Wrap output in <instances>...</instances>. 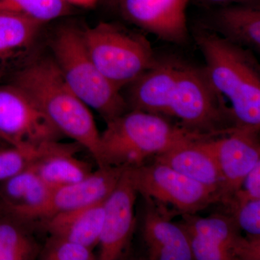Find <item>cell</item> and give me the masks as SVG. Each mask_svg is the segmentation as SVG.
Here are the masks:
<instances>
[{"instance_id": "6da1fadb", "label": "cell", "mask_w": 260, "mask_h": 260, "mask_svg": "<svg viewBox=\"0 0 260 260\" xmlns=\"http://www.w3.org/2000/svg\"><path fill=\"white\" fill-rule=\"evenodd\" d=\"M64 136L99 157L100 133L89 107L72 90L52 58L34 57L10 79Z\"/></svg>"}, {"instance_id": "7a4b0ae2", "label": "cell", "mask_w": 260, "mask_h": 260, "mask_svg": "<svg viewBox=\"0 0 260 260\" xmlns=\"http://www.w3.org/2000/svg\"><path fill=\"white\" fill-rule=\"evenodd\" d=\"M194 39L210 81L232 103L238 127L259 130V65L250 49L228 42L208 29L196 30Z\"/></svg>"}, {"instance_id": "3957f363", "label": "cell", "mask_w": 260, "mask_h": 260, "mask_svg": "<svg viewBox=\"0 0 260 260\" xmlns=\"http://www.w3.org/2000/svg\"><path fill=\"white\" fill-rule=\"evenodd\" d=\"M107 124L100 135L99 167H139L186 140L213 137L190 133L165 116L138 110H129Z\"/></svg>"}, {"instance_id": "277c9868", "label": "cell", "mask_w": 260, "mask_h": 260, "mask_svg": "<svg viewBox=\"0 0 260 260\" xmlns=\"http://www.w3.org/2000/svg\"><path fill=\"white\" fill-rule=\"evenodd\" d=\"M51 49V58L72 90L107 122L129 111L120 90L108 81L90 57L82 28L67 25L58 29Z\"/></svg>"}, {"instance_id": "5b68a950", "label": "cell", "mask_w": 260, "mask_h": 260, "mask_svg": "<svg viewBox=\"0 0 260 260\" xmlns=\"http://www.w3.org/2000/svg\"><path fill=\"white\" fill-rule=\"evenodd\" d=\"M195 134L220 136L238 127L232 108L210 81L205 68L180 63L165 117Z\"/></svg>"}, {"instance_id": "8992f818", "label": "cell", "mask_w": 260, "mask_h": 260, "mask_svg": "<svg viewBox=\"0 0 260 260\" xmlns=\"http://www.w3.org/2000/svg\"><path fill=\"white\" fill-rule=\"evenodd\" d=\"M82 34L98 69L120 91L158 61L148 39L122 25L100 22Z\"/></svg>"}, {"instance_id": "52a82bcc", "label": "cell", "mask_w": 260, "mask_h": 260, "mask_svg": "<svg viewBox=\"0 0 260 260\" xmlns=\"http://www.w3.org/2000/svg\"><path fill=\"white\" fill-rule=\"evenodd\" d=\"M126 172L138 194L171 206L177 215H196L210 205L223 203L220 189L205 185L160 162L127 168Z\"/></svg>"}, {"instance_id": "ba28073f", "label": "cell", "mask_w": 260, "mask_h": 260, "mask_svg": "<svg viewBox=\"0 0 260 260\" xmlns=\"http://www.w3.org/2000/svg\"><path fill=\"white\" fill-rule=\"evenodd\" d=\"M64 136L34 100L14 84L0 85V139L39 150Z\"/></svg>"}, {"instance_id": "9c48e42d", "label": "cell", "mask_w": 260, "mask_h": 260, "mask_svg": "<svg viewBox=\"0 0 260 260\" xmlns=\"http://www.w3.org/2000/svg\"><path fill=\"white\" fill-rule=\"evenodd\" d=\"M191 242L210 260H259L260 237L241 234L234 215H216L201 218L182 215L179 223Z\"/></svg>"}, {"instance_id": "30bf717a", "label": "cell", "mask_w": 260, "mask_h": 260, "mask_svg": "<svg viewBox=\"0 0 260 260\" xmlns=\"http://www.w3.org/2000/svg\"><path fill=\"white\" fill-rule=\"evenodd\" d=\"M189 0H104L123 20L169 43L189 39L186 10Z\"/></svg>"}, {"instance_id": "8fae6325", "label": "cell", "mask_w": 260, "mask_h": 260, "mask_svg": "<svg viewBox=\"0 0 260 260\" xmlns=\"http://www.w3.org/2000/svg\"><path fill=\"white\" fill-rule=\"evenodd\" d=\"M259 130L237 127L214 137L211 145L223 179V204L230 206L246 176L260 162Z\"/></svg>"}, {"instance_id": "7c38bea8", "label": "cell", "mask_w": 260, "mask_h": 260, "mask_svg": "<svg viewBox=\"0 0 260 260\" xmlns=\"http://www.w3.org/2000/svg\"><path fill=\"white\" fill-rule=\"evenodd\" d=\"M126 169L104 201V223L99 242L101 260L124 257L134 235L136 225L134 209L138 193L130 181Z\"/></svg>"}, {"instance_id": "4fadbf2b", "label": "cell", "mask_w": 260, "mask_h": 260, "mask_svg": "<svg viewBox=\"0 0 260 260\" xmlns=\"http://www.w3.org/2000/svg\"><path fill=\"white\" fill-rule=\"evenodd\" d=\"M127 167H99L81 181L53 189L47 204L29 217L36 223L55 214L104 201L112 192Z\"/></svg>"}, {"instance_id": "5bb4252c", "label": "cell", "mask_w": 260, "mask_h": 260, "mask_svg": "<svg viewBox=\"0 0 260 260\" xmlns=\"http://www.w3.org/2000/svg\"><path fill=\"white\" fill-rule=\"evenodd\" d=\"M142 219V237L150 260H191L189 237L179 223H173L177 215L166 205L147 197Z\"/></svg>"}, {"instance_id": "9a60e30c", "label": "cell", "mask_w": 260, "mask_h": 260, "mask_svg": "<svg viewBox=\"0 0 260 260\" xmlns=\"http://www.w3.org/2000/svg\"><path fill=\"white\" fill-rule=\"evenodd\" d=\"M213 138L186 140L155 155L154 160L205 185L220 189L223 198V179L212 147Z\"/></svg>"}, {"instance_id": "2e32d148", "label": "cell", "mask_w": 260, "mask_h": 260, "mask_svg": "<svg viewBox=\"0 0 260 260\" xmlns=\"http://www.w3.org/2000/svg\"><path fill=\"white\" fill-rule=\"evenodd\" d=\"M44 25L18 15L0 13V83L10 80L36 57Z\"/></svg>"}, {"instance_id": "e0dca14e", "label": "cell", "mask_w": 260, "mask_h": 260, "mask_svg": "<svg viewBox=\"0 0 260 260\" xmlns=\"http://www.w3.org/2000/svg\"><path fill=\"white\" fill-rule=\"evenodd\" d=\"M180 63L176 59H158L152 68L127 85L124 99L129 110L165 116Z\"/></svg>"}, {"instance_id": "ac0fdd59", "label": "cell", "mask_w": 260, "mask_h": 260, "mask_svg": "<svg viewBox=\"0 0 260 260\" xmlns=\"http://www.w3.org/2000/svg\"><path fill=\"white\" fill-rule=\"evenodd\" d=\"M85 149L80 143L51 142L32 164L39 177L53 189L81 181L92 171L88 162L75 157Z\"/></svg>"}, {"instance_id": "d6986e66", "label": "cell", "mask_w": 260, "mask_h": 260, "mask_svg": "<svg viewBox=\"0 0 260 260\" xmlns=\"http://www.w3.org/2000/svg\"><path fill=\"white\" fill-rule=\"evenodd\" d=\"M104 201L55 214L37 223L49 235L64 238L93 249L99 245L102 233Z\"/></svg>"}, {"instance_id": "ffe728a7", "label": "cell", "mask_w": 260, "mask_h": 260, "mask_svg": "<svg viewBox=\"0 0 260 260\" xmlns=\"http://www.w3.org/2000/svg\"><path fill=\"white\" fill-rule=\"evenodd\" d=\"M211 26V30L228 42L259 51V5L220 6L212 16Z\"/></svg>"}, {"instance_id": "44dd1931", "label": "cell", "mask_w": 260, "mask_h": 260, "mask_svg": "<svg viewBox=\"0 0 260 260\" xmlns=\"http://www.w3.org/2000/svg\"><path fill=\"white\" fill-rule=\"evenodd\" d=\"M32 225L34 224L8 213L0 205V260L39 257L42 246L32 235Z\"/></svg>"}, {"instance_id": "7402d4cb", "label": "cell", "mask_w": 260, "mask_h": 260, "mask_svg": "<svg viewBox=\"0 0 260 260\" xmlns=\"http://www.w3.org/2000/svg\"><path fill=\"white\" fill-rule=\"evenodd\" d=\"M71 12L72 5L64 0H0V13L18 15L43 25Z\"/></svg>"}, {"instance_id": "603a6c76", "label": "cell", "mask_w": 260, "mask_h": 260, "mask_svg": "<svg viewBox=\"0 0 260 260\" xmlns=\"http://www.w3.org/2000/svg\"><path fill=\"white\" fill-rule=\"evenodd\" d=\"M93 249L69 239L49 235L42 246L39 259L43 260H94Z\"/></svg>"}, {"instance_id": "cb8c5ba5", "label": "cell", "mask_w": 260, "mask_h": 260, "mask_svg": "<svg viewBox=\"0 0 260 260\" xmlns=\"http://www.w3.org/2000/svg\"><path fill=\"white\" fill-rule=\"evenodd\" d=\"M48 144L39 150L18 148L12 145L0 149V183L30 167L40 156Z\"/></svg>"}, {"instance_id": "d4e9b609", "label": "cell", "mask_w": 260, "mask_h": 260, "mask_svg": "<svg viewBox=\"0 0 260 260\" xmlns=\"http://www.w3.org/2000/svg\"><path fill=\"white\" fill-rule=\"evenodd\" d=\"M239 228L248 235L260 237V200L246 202L233 214Z\"/></svg>"}, {"instance_id": "484cf974", "label": "cell", "mask_w": 260, "mask_h": 260, "mask_svg": "<svg viewBox=\"0 0 260 260\" xmlns=\"http://www.w3.org/2000/svg\"><path fill=\"white\" fill-rule=\"evenodd\" d=\"M195 1L202 6L210 8L213 6H224V5L233 4L259 5L260 0H195Z\"/></svg>"}, {"instance_id": "4316f807", "label": "cell", "mask_w": 260, "mask_h": 260, "mask_svg": "<svg viewBox=\"0 0 260 260\" xmlns=\"http://www.w3.org/2000/svg\"><path fill=\"white\" fill-rule=\"evenodd\" d=\"M70 5L83 7V8H91L99 0H64Z\"/></svg>"}, {"instance_id": "83f0119b", "label": "cell", "mask_w": 260, "mask_h": 260, "mask_svg": "<svg viewBox=\"0 0 260 260\" xmlns=\"http://www.w3.org/2000/svg\"><path fill=\"white\" fill-rule=\"evenodd\" d=\"M7 145L9 144H8V143H7L6 142H5L4 140L0 139V149L5 148V147L7 146Z\"/></svg>"}, {"instance_id": "f1b7e54d", "label": "cell", "mask_w": 260, "mask_h": 260, "mask_svg": "<svg viewBox=\"0 0 260 260\" xmlns=\"http://www.w3.org/2000/svg\"><path fill=\"white\" fill-rule=\"evenodd\" d=\"M1 202H2V198H1V197H0V204H1Z\"/></svg>"}, {"instance_id": "f546056e", "label": "cell", "mask_w": 260, "mask_h": 260, "mask_svg": "<svg viewBox=\"0 0 260 260\" xmlns=\"http://www.w3.org/2000/svg\"><path fill=\"white\" fill-rule=\"evenodd\" d=\"M99 1H100L101 3H102V1H104V0H99Z\"/></svg>"}]
</instances>
